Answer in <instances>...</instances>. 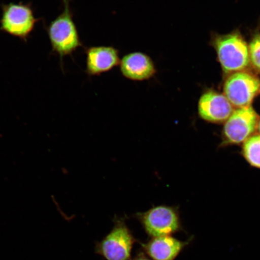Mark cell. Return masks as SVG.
Masks as SVG:
<instances>
[{
  "label": "cell",
  "instance_id": "obj_5",
  "mask_svg": "<svg viewBox=\"0 0 260 260\" xmlns=\"http://www.w3.org/2000/svg\"><path fill=\"white\" fill-rule=\"evenodd\" d=\"M214 46L221 66L225 73L240 72L249 66V47L240 35L220 36L216 39Z\"/></svg>",
  "mask_w": 260,
  "mask_h": 260
},
{
  "label": "cell",
  "instance_id": "obj_10",
  "mask_svg": "<svg viewBox=\"0 0 260 260\" xmlns=\"http://www.w3.org/2000/svg\"><path fill=\"white\" fill-rule=\"evenodd\" d=\"M191 239L183 242L172 236L151 237L147 242H139L143 252L151 260H175L188 245Z\"/></svg>",
  "mask_w": 260,
  "mask_h": 260
},
{
  "label": "cell",
  "instance_id": "obj_6",
  "mask_svg": "<svg viewBox=\"0 0 260 260\" xmlns=\"http://www.w3.org/2000/svg\"><path fill=\"white\" fill-rule=\"evenodd\" d=\"M260 89V80L251 73L240 71L230 75L224 84V94L233 106H251Z\"/></svg>",
  "mask_w": 260,
  "mask_h": 260
},
{
  "label": "cell",
  "instance_id": "obj_4",
  "mask_svg": "<svg viewBox=\"0 0 260 260\" xmlns=\"http://www.w3.org/2000/svg\"><path fill=\"white\" fill-rule=\"evenodd\" d=\"M0 31L27 42L40 19L35 17L30 3H11L2 5Z\"/></svg>",
  "mask_w": 260,
  "mask_h": 260
},
{
  "label": "cell",
  "instance_id": "obj_13",
  "mask_svg": "<svg viewBox=\"0 0 260 260\" xmlns=\"http://www.w3.org/2000/svg\"><path fill=\"white\" fill-rule=\"evenodd\" d=\"M249 59L252 67L260 73V34L255 35L249 46Z\"/></svg>",
  "mask_w": 260,
  "mask_h": 260
},
{
  "label": "cell",
  "instance_id": "obj_2",
  "mask_svg": "<svg viewBox=\"0 0 260 260\" xmlns=\"http://www.w3.org/2000/svg\"><path fill=\"white\" fill-rule=\"evenodd\" d=\"M112 229L96 243L95 251L106 260H132L136 239L126 223L125 217H115Z\"/></svg>",
  "mask_w": 260,
  "mask_h": 260
},
{
  "label": "cell",
  "instance_id": "obj_1",
  "mask_svg": "<svg viewBox=\"0 0 260 260\" xmlns=\"http://www.w3.org/2000/svg\"><path fill=\"white\" fill-rule=\"evenodd\" d=\"M63 10L47 27L52 52L63 58L71 56L82 46L77 26L74 21L70 0H62Z\"/></svg>",
  "mask_w": 260,
  "mask_h": 260
},
{
  "label": "cell",
  "instance_id": "obj_12",
  "mask_svg": "<svg viewBox=\"0 0 260 260\" xmlns=\"http://www.w3.org/2000/svg\"><path fill=\"white\" fill-rule=\"evenodd\" d=\"M243 152L246 160L260 168V135L252 136L244 142Z\"/></svg>",
  "mask_w": 260,
  "mask_h": 260
},
{
  "label": "cell",
  "instance_id": "obj_3",
  "mask_svg": "<svg viewBox=\"0 0 260 260\" xmlns=\"http://www.w3.org/2000/svg\"><path fill=\"white\" fill-rule=\"evenodd\" d=\"M134 217L150 237L172 236L182 230L180 213L176 207L153 206L145 212L136 213Z\"/></svg>",
  "mask_w": 260,
  "mask_h": 260
},
{
  "label": "cell",
  "instance_id": "obj_8",
  "mask_svg": "<svg viewBox=\"0 0 260 260\" xmlns=\"http://www.w3.org/2000/svg\"><path fill=\"white\" fill-rule=\"evenodd\" d=\"M119 65L122 76L134 81L151 80L157 73V67L152 58L140 51L125 54Z\"/></svg>",
  "mask_w": 260,
  "mask_h": 260
},
{
  "label": "cell",
  "instance_id": "obj_11",
  "mask_svg": "<svg viewBox=\"0 0 260 260\" xmlns=\"http://www.w3.org/2000/svg\"><path fill=\"white\" fill-rule=\"evenodd\" d=\"M86 73L89 76H99L118 66L121 61L119 51L112 46L87 48Z\"/></svg>",
  "mask_w": 260,
  "mask_h": 260
},
{
  "label": "cell",
  "instance_id": "obj_15",
  "mask_svg": "<svg viewBox=\"0 0 260 260\" xmlns=\"http://www.w3.org/2000/svg\"><path fill=\"white\" fill-rule=\"evenodd\" d=\"M256 129H258V131L259 132V134H260V119L258 121L257 128H256Z\"/></svg>",
  "mask_w": 260,
  "mask_h": 260
},
{
  "label": "cell",
  "instance_id": "obj_7",
  "mask_svg": "<svg viewBox=\"0 0 260 260\" xmlns=\"http://www.w3.org/2000/svg\"><path fill=\"white\" fill-rule=\"evenodd\" d=\"M258 116L251 106L234 110L224 125L223 135L232 144H239L248 139L257 128Z\"/></svg>",
  "mask_w": 260,
  "mask_h": 260
},
{
  "label": "cell",
  "instance_id": "obj_14",
  "mask_svg": "<svg viewBox=\"0 0 260 260\" xmlns=\"http://www.w3.org/2000/svg\"><path fill=\"white\" fill-rule=\"evenodd\" d=\"M132 260H151L143 251H140Z\"/></svg>",
  "mask_w": 260,
  "mask_h": 260
},
{
  "label": "cell",
  "instance_id": "obj_9",
  "mask_svg": "<svg viewBox=\"0 0 260 260\" xmlns=\"http://www.w3.org/2000/svg\"><path fill=\"white\" fill-rule=\"evenodd\" d=\"M233 111V106L227 98L215 91L204 93L198 102V114L205 121H226Z\"/></svg>",
  "mask_w": 260,
  "mask_h": 260
}]
</instances>
